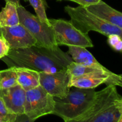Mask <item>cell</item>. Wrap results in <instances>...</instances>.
<instances>
[{"label": "cell", "instance_id": "cell-16", "mask_svg": "<svg viewBox=\"0 0 122 122\" xmlns=\"http://www.w3.org/2000/svg\"><path fill=\"white\" fill-rule=\"evenodd\" d=\"M17 77L15 67L0 70V89H5L17 85Z\"/></svg>", "mask_w": 122, "mask_h": 122}, {"label": "cell", "instance_id": "cell-3", "mask_svg": "<svg viewBox=\"0 0 122 122\" xmlns=\"http://www.w3.org/2000/svg\"><path fill=\"white\" fill-rule=\"evenodd\" d=\"M74 88L64 97H54V108L52 114L60 117L64 121L75 119L85 113L95 98L94 89Z\"/></svg>", "mask_w": 122, "mask_h": 122}, {"label": "cell", "instance_id": "cell-22", "mask_svg": "<svg viewBox=\"0 0 122 122\" xmlns=\"http://www.w3.org/2000/svg\"><path fill=\"white\" fill-rule=\"evenodd\" d=\"M35 120H32L27 116L25 114H17L16 118L13 122H34Z\"/></svg>", "mask_w": 122, "mask_h": 122}, {"label": "cell", "instance_id": "cell-24", "mask_svg": "<svg viewBox=\"0 0 122 122\" xmlns=\"http://www.w3.org/2000/svg\"><path fill=\"white\" fill-rule=\"evenodd\" d=\"M2 35V34H1V27L0 26V36Z\"/></svg>", "mask_w": 122, "mask_h": 122}, {"label": "cell", "instance_id": "cell-8", "mask_svg": "<svg viewBox=\"0 0 122 122\" xmlns=\"http://www.w3.org/2000/svg\"><path fill=\"white\" fill-rule=\"evenodd\" d=\"M105 83L107 86H122V77L107 69H100L86 75L71 77L70 86L82 89H94Z\"/></svg>", "mask_w": 122, "mask_h": 122}, {"label": "cell", "instance_id": "cell-17", "mask_svg": "<svg viewBox=\"0 0 122 122\" xmlns=\"http://www.w3.org/2000/svg\"><path fill=\"white\" fill-rule=\"evenodd\" d=\"M29 1L36 13V16L42 22L51 26L46 14L45 8L47 7L46 0H26Z\"/></svg>", "mask_w": 122, "mask_h": 122}, {"label": "cell", "instance_id": "cell-15", "mask_svg": "<svg viewBox=\"0 0 122 122\" xmlns=\"http://www.w3.org/2000/svg\"><path fill=\"white\" fill-rule=\"evenodd\" d=\"M20 23L17 6L10 2H6L4 7L0 11V26H13Z\"/></svg>", "mask_w": 122, "mask_h": 122}, {"label": "cell", "instance_id": "cell-2", "mask_svg": "<svg viewBox=\"0 0 122 122\" xmlns=\"http://www.w3.org/2000/svg\"><path fill=\"white\" fill-rule=\"evenodd\" d=\"M122 119V97L116 86L96 92L91 106L77 117L64 122H119Z\"/></svg>", "mask_w": 122, "mask_h": 122}, {"label": "cell", "instance_id": "cell-10", "mask_svg": "<svg viewBox=\"0 0 122 122\" xmlns=\"http://www.w3.org/2000/svg\"><path fill=\"white\" fill-rule=\"evenodd\" d=\"M1 34L9 44L10 49L24 48L36 44V41L21 24L1 27Z\"/></svg>", "mask_w": 122, "mask_h": 122}, {"label": "cell", "instance_id": "cell-23", "mask_svg": "<svg viewBox=\"0 0 122 122\" xmlns=\"http://www.w3.org/2000/svg\"><path fill=\"white\" fill-rule=\"evenodd\" d=\"M25 1H26V0H25ZM5 1L6 2H10V3L13 4L15 5H16L17 7L21 5L20 3V0H5Z\"/></svg>", "mask_w": 122, "mask_h": 122}, {"label": "cell", "instance_id": "cell-20", "mask_svg": "<svg viewBox=\"0 0 122 122\" xmlns=\"http://www.w3.org/2000/svg\"><path fill=\"white\" fill-rule=\"evenodd\" d=\"M10 48L9 44L3 36H0V59L8 54Z\"/></svg>", "mask_w": 122, "mask_h": 122}, {"label": "cell", "instance_id": "cell-11", "mask_svg": "<svg viewBox=\"0 0 122 122\" xmlns=\"http://www.w3.org/2000/svg\"><path fill=\"white\" fill-rule=\"evenodd\" d=\"M0 98L8 110L15 114L24 113L26 91L19 85L5 89H0Z\"/></svg>", "mask_w": 122, "mask_h": 122}, {"label": "cell", "instance_id": "cell-21", "mask_svg": "<svg viewBox=\"0 0 122 122\" xmlns=\"http://www.w3.org/2000/svg\"><path fill=\"white\" fill-rule=\"evenodd\" d=\"M57 1H63V0H57ZM65 1H70L75 2L78 4L79 5L86 7L91 5L95 4L98 2L100 0H65Z\"/></svg>", "mask_w": 122, "mask_h": 122}, {"label": "cell", "instance_id": "cell-6", "mask_svg": "<svg viewBox=\"0 0 122 122\" xmlns=\"http://www.w3.org/2000/svg\"><path fill=\"white\" fill-rule=\"evenodd\" d=\"M20 24L24 26L36 41V44L43 46L57 45L51 26L42 22L39 18L30 13L21 5L17 7Z\"/></svg>", "mask_w": 122, "mask_h": 122}, {"label": "cell", "instance_id": "cell-13", "mask_svg": "<svg viewBox=\"0 0 122 122\" xmlns=\"http://www.w3.org/2000/svg\"><path fill=\"white\" fill-rule=\"evenodd\" d=\"M18 85L25 91L39 86V72L26 67H15Z\"/></svg>", "mask_w": 122, "mask_h": 122}, {"label": "cell", "instance_id": "cell-4", "mask_svg": "<svg viewBox=\"0 0 122 122\" xmlns=\"http://www.w3.org/2000/svg\"><path fill=\"white\" fill-rule=\"evenodd\" d=\"M64 11L70 16V22L82 33L88 34V32L93 30L107 36L115 34L122 37V28L102 20L89 11L86 7L67 5L64 7Z\"/></svg>", "mask_w": 122, "mask_h": 122}, {"label": "cell", "instance_id": "cell-18", "mask_svg": "<svg viewBox=\"0 0 122 122\" xmlns=\"http://www.w3.org/2000/svg\"><path fill=\"white\" fill-rule=\"evenodd\" d=\"M17 117V114L10 112L0 98V122H13Z\"/></svg>", "mask_w": 122, "mask_h": 122}, {"label": "cell", "instance_id": "cell-9", "mask_svg": "<svg viewBox=\"0 0 122 122\" xmlns=\"http://www.w3.org/2000/svg\"><path fill=\"white\" fill-rule=\"evenodd\" d=\"M71 77L67 69L55 73L39 72V84L53 97L63 98L71 89Z\"/></svg>", "mask_w": 122, "mask_h": 122}, {"label": "cell", "instance_id": "cell-5", "mask_svg": "<svg viewBox=\"0 0 122 122\" xmlns=\"http://www.w3.org/2000/svg\"><path fill=\"white\" fill-rule=\"evenodd\" d=\"M49 22L54 32L57 45L76 46L81 47L94 46L88 34L82 33L70 21L63 19H50Z\"/></svg>", "mask_w": 122, "mask_h": 122}, {"label": "cell", "instance_id": "cell-7", "mask_svg": "<svg viewBox=\"0 0 122 122\" xmlns=\"http://www.w3.org/2000/svg\"><path fill=\"white\" fill-rule=\"evenodd\" d=\"M54 108V97L40 85L26 91L24 113L36 120L44 116L52 114Z\"/></svg>", "mask_w": 122, "mask_h": 122}, {"label": "cell", "instance_id": "cell-19", "mask_svg": "<svg viewBox=\"0 0 122 122\" xmlns=\"http://www.w3.org/2000/svg\"><path fill=\"white\" fill-rule=\"evenodd\" d=\"M107 37V42L108 45L116 51L121 52L122 50V37L115 34L110 35Z\"/></svg>", "mask_w": 122, "mask_h": 122}, {"label": "cell", "instance_id": "cell-1", "mask_svg": "<svg viewBox=\"0 0 122 122\" xmlns=\"http://www.w3.org/2000/svg\"><path fill=\"white\" fill-rule=\"evenodd\" d=\"M1 59L10 67H26L45 73L67 69L73 61L58 45L48 47L37 44L24 48L10 49L8 54Z\"/></svg>", "mask_w": 122, "mask_h": 122}, {"label": "cell", "instance_id": "cell-25", "mask_svg": "<svg viewBox=\"0 0 122 122\" xmlns=\"http://www.w3.org/2000/svg\"><path fill=\"white\" fill-rule=\"evenodd\" d=\"M122 122V119H120V120L119 121V122Z\"/></svg>", "mask_w": 122, "mask_h": 122}, {"label": "cell", "instance_id": "cell-14", "mask_svg": "<svg viewBox=\"0 0 122 122\" xmlns=\"http://www.w3.org/2000/svg\"><path fill=\"white\" fill-rule=\"evenodd\" d=\"M67 53L70 56L73 61L76 63L97 68H105L95 59L93 55L86 48L69 46Z\"/></svg>", "mask_w": 122, "mask_h": 122}, {"label": "cell", "instance_id": "cell-12", "mask_svg": "<svg viewBox=\"0 0 122 122\" xmlns=\"http://www.w3.org/2000/svg\"><path fill=\"white\" fill-rule=\"evenodd\" d=\"M86 8L102 20L122 29L121 12L112 8L102 0L95 4L88 6Z\"/></svg>", "mask_w": 122, "mask_h": 122}]
</instances>
